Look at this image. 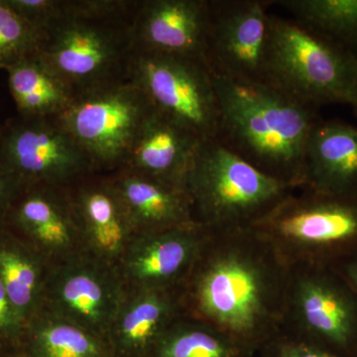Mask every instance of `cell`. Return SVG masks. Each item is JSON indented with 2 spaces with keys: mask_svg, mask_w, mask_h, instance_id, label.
<instances>
[{
  "mask_svg": "<svg viewBox=\"0 0 357 357\" xmlns=\"http://www.w3.org/2000/svg\"><path fill=\"white\" fill-rule=\"evenodd\" d=\"M6 72L18 116L23 119L58 117L74 100L75 93L69 84L45 62L38 52Z\"/></svg>",
  "mask_w": 357,
  "mask_h": 357,
  "instance_id": "cell-22",
  "label": "cell"
},
{
  "mask_svg": "<svg viewBox=\"0 0 357 357\" xmlns=\"http://www.w3.org/2000/svg\"><path fill=\"white\" fill-rule=\"evenodd\" d=\"M208 234L194 225L134 236L117 265L126 289L178 291Z\"/></svg>",
  "mask_w": 357,
  "mask_h": 357,
  "instance_id": "cell-14",
  "label": "cell"
},
{
  "mask_svg": "<svg viewBox=\"0 0 357 357\" xmlns=\"http://www.w3.org/2000/svg\"><path fill=\"white\" fill-rule=\"evenodd\" d=\"M293 20L357 58V0H279Z\"/></svg>",
  "mask_w": 357,
  "mask_h": 357,
  "instance_id": "cell-25",
  "label": "cell"
},
{
  "mask_svg": "<svg viewBox=\"0 0 357 357\" xmlns=\"http://www.w3.org/2000/svg\"><path fill=\"white\" fill-rule=\"evenodd\" d=\"M202 141L153 109L141 126L121 168L185 189L188 171Z\"/></svg>",
  "mask_w": 357,
  "mask_h": 357,
  "instance_id": "cell-18",
  "label": "cell"
},
{
  "mask_svg": "<svg viewBox=\"0 0 357 357\" xmlns=\"http://www.w3.org/2000/svg\"><path fill=\"white\" fill-rule=\"evenodd\" d=\"M258 357H342L316 347L301 342L281 333L258 352Z\"/></svg>",
  "mask_w": 357,
  "mask_h": 357,
  "instance_id": "cell-28",
  "label": "cell"
},
{
  "mask_svg": "<svg viewBox=\"0 0 357 357\" xmlns=\"http://www.w3.org/2000/svg\"><path fill=\"white\" fill-rule=\"evenodd\" d=\"M21 352L25 357H114L107 340L43 309L25 324Z\"/></svg>",
  "mask_w": 357,
  "mask_h": 357,
  "instance_id": "cell-23",
  "label": "cell"
},
{
  "mask_svg": "<svg viewBox=\"0 0 357 357\" xmlns=\"http://www.w3.org/2000/svg\"><path fill=\"white\" fill-rule=\"evenodd\" d=\"M268 84L318 109L351 105L357 88V58L294 20L271 14Z\"/></svg>",
  "mask_w": 357,
  "mask_h": 357,
  "instance_id": "cell-6",
  "label": "cell"
},
{
  "mask_svg": "<svg viewBox=\"0 0 357 357\" xmlns=\"http://www.w3.org/2000/svg\"><path fill=\"white\" fill-rule=\"evenodd\" d=\"M208 20V0H139L132 20L135 51L206 63Z\"/></svg>",
  "mask_w": 357,
  "mask_h": 357,
  "instance_id": "cell-16",
  "label": "cell"
},
{
  "mask_svg": "<svg viewBox=\"0 0 357 357\" xmlns=\"http://www.w3.org/2000/svg\"><path fill=\"white\" fill-rule=\"evenodd\" d=\"M178 291L126 289L110 326L114 357H149L167 328L183 316Z\"/></svg>",
  "mask_w": 357,
  "mask_h": 357,
  "instance_id": "cell-17",
  "label": "cell"
},
{
  "mask_svg": "<svg viewBox=\"0 0 357 357\" xmlns=\"http://www.w3.org/2000/svg\"><path fill=\"white\" fill-rule=\"evenodd\" d=\"M256 357H257V356H256Z\"/></svg>",
  "mask_w": 357,
  "mask_h": 357,
  "instance_id": "cell-34",
  "label": "cell"
},
{
  "mask_svg": "<svg viewBox=\"0 0 357 357\" xmlns=\"http://www.w3.org/2000/svg\"><path fill=\"white\" fill-rule=\"evenodd\" d=\"M17 352L20 351H11V349H6V347H3V345L0 344V357L2 356V354H17Z\"/></svg>",
  "mask_w": 357,
  "mask_h": 357,
  "instance_id": "cell-32",
  "label": "cell"
},
{
  "mask_svg": "<svg viewBox=\"0 0 357 357\" xmlns=\"http://www.w3.org/2000/svg\"><path fill=\"white\" fill-rule=\"evenodd\" d=\"M352 109H354V114L357 117V88L356 91V95H354V100H352V103L351 105Z\"/></svg>",
  "mask_w": 357,
  "mask_h": 357,
  "instance_id": "cell-33",
  "label": "cell"
},
{
  "mask_svg": "<svg viewBox=\"0 0 357 357\" xmlns=\"http://www.w3.org/2000/svg\"><path fill=\"white\" fill-rule=\"evenodd\" d=\"M281 333L357 357V294L331 267H291Z\"/></svg>",
  "mask_w": 357,
  "mask_h": 357,
  "instance_id": "cell-7",
  "label": "cell"
},
{
  "mask_svg": "<svg viewBox=\"0 0 357 357\" xmlns=\"http://www.w3.org/2000/svg\"><path fill=\"white\" fill-rule=\"evenodd\" d=\"M0 167L26 184L68 187L98 170L58 117L8 119L0 126Z\"/></svg>",
  "mask_w": 357,
  "mask_h": 357,
  "instance_id": "cell-11",
  "label": "cell"
},
{
  "mask_svg": "<svg viewBox=\"0 0 357 357\" xmlns=\"http://www.w3.org/2000/svg\"><path fill=\"white\" fill-rule=\"evenodd\" d=\"M153 109L132 79L75 96L59 121L83 148L98 172L121 168L143 122Z\"/></svg>",
  "mask_w": 357,
  "mask_h": 357,
  "instance_id": "cell-8",
  "label": "cell"
},
{
  "mask_svg": "<svg viewBox=\"0 0 357 357\" xmlns=\"http://www.w3.org/2000/svg\"><path fill=\"white\" fill-rule=\"evenodd\" d=\"M250 229L290 267H331L357 249V198L297 190Z\"/></svg>",
  "mask_w": 357,
  "mask_h": 357,
  "instance_id": "cell-5",
  "label": "cell"
},
{
  "mask_svg": "<svg viewBox=\"0 0 357 357\" xmlns=\"http://www.w3.org/2000/svg\"><path fill=\"white\" fill-rule=\"evenodd\" d=\"M3 227L51 265L88 253L67 187L24 183L11 202Z\"/></svg>",
  "mask_w": 357,
  "mask_h": 357,
  "instance_id": "cell-13",
  "label": "cell"
},
{
  "mask_svg": "<svg viewBox=\"0 0 357 357\" xmlns=\"http://www.w3.org/2000/svg\"><path fill=\"white\" fill-rule=\"evenodd\" d=\"M109 174L135 236L199 225L184 188L126 168Z\"/></svg>",
  "mask_w": 357,
  "mask_h": 357,
  "instance_id": "cell-19",
  "label": "cell"
},
{
  "mask_svg": "<svg viewBox=\"0 0 357 357\" xmlns=\"http://www.w3.org/2000/svg\"><path fill=\"white\" fill-rule=\"evenodd\" d=\"M126 287L119 268L89 253L51 265L41 309L107 342Z\"/></svg>",
  "mask_w": 357,
  "mask_h": 357,
  "instance_id": "cell-12",
  "label": "cell"
},
{
  "mask_svg": "<svg viewBox=\"0 0 357 357\" xmlns=\"http://www.w3.org/2000/svg\"><path fill=\"white\" fill-rule=\"evenodd\" d=\"M357 294V249L331 266Z\"/></svg>",
  "mask_w": 357,
  "mask_h": 357,
  "instance_id": "cell-31",
  "label": "cell"
},
{
  "mask_svg": "<svg viewBox=\"0 0 357 357\" xmlns=\"http://www.w3.org/2000/svg\"><path fill=\"white\" fill-rule=\"evenodd\" d=\"M23 184L24 182L22 178L0 167V229L3 227L4 220L11 202Z\"/></svg>",
  "mask_w": 357,
  "mask_h": 357,
  "instance_id": "cell-30",
  "label": "cell"
},
{
  "mask_svg": "<svg viewBox=\"0 0 357 357\" xmlns=\"http://www.w3.org/2000/svg\"><path fill=\"white\" fill-rule=\"evenodd\" d=\"M185 189L195 220L208 232L248 229L298 190L260 172L215 138L199 143Z\"/></svg>",
  "mask_w": 357,
  "mask_h": 357,
  "instance_id": "cell-4",
  "label": "cell"
},
{
  "mask_svg": "<svg viewBox=\"0 0 357 357\" xmlns=\"http://www.w3.org/2000/svg\"><path fill=\"white\" fill-rule=\"evenodd\" d=\"M42 34L0 0V69L8 70L39 51Z\"/></svg>",
  "mask_w": 357,
  "mask_h": 357,
  "instance_id": "cell-26",
  "label": "cell"
},
{
  "mask_svg": "<svg viewBox=\"0 0 357 357\" xmlns=\"http://www.w3.org/2000/svg\"><path fill=\"white\" fill-rule=\"evenodd\" d=\"M291 267L257 232H210L178 289L185 316L257 356L280 335Z\"/></svg>",
  "mask_w": 357,
  "mask_h": 357,
  "instance_id": "cell-1",
  "label": "cell"
},
{
  "mask_svg": "<svg viewBox=\"0 0 357 357\" xmlns=\"http://www.w3.org/2000/svg\"><path fill=\"white\" fill-rule=\"evenodd\" d=\"M7 2L41 34L62 15L65 4V0H7Z\"/></svg>",
  "mask_w": 357,
  "mask_h": 357,
  "instance_id": "cell-27",
  "label": "cell"
},
{
  "mask_svg": "<svg viewBox=\"0 0 357 357\" xmlns=\"http://www.w3.org/2000/svg\"><path fill=\"white\" fill-rule=\"evenodd\" d=\"M139 0H65L38 53L75 96L129 79Z\"/></svg>",
  "mask_w": 357,
  "mask_h": 357,
  "instance_id": "cell-3",
  "label": "cell"
},
{
  "mask_svg": "<svg viewBox=\"0 0 357 357\" xmlns=\"http://www.w3.org/2000/svg\"><path fill=\"white\" fill-rule=\"evenodd\" d=\"M303 189L357 198V126L321 119L306 149V184Z\"/></svg>",
  "mask_w": 357,
  "mask_h": 357,
  "instance_id": "cell-20",
  "label": "cell"
},
{
  "mask_svg": "<svg viewBox=\"0 0 357 357\" xmlns=\"http://www.w3.org/2000/svg\"><path fill=\"white\" fill-rule=\"evenodd\" d=\"M217 328L181 316L155 344L149 357H256Z\"/></svg>",
  "mask_w": 357,
  "mask_h": 357,
  "instance_id": "cell-24",
  "label": "cell"
},
{
  "mask_svg": "<svg viewBox=\"0 0 357 357\" xmlns=\"http://www.w3.org/2000/svg\"><path fill=\"white\" fill-rule=\"evenodd\" d=\"M67 190L86 252L117 266L135 234L110 174H89Z\"/></svg>",
  "mask_w": 357,
  "mask_h": 357,
  "instance_id": "cell-15",
  "label": "cell"
},
{
  "mask_svg": "<svg viewBox=\"0 0 357 357\" xmlns=\"http://www.w3.org/2000/svg\"><path fill=\"white\" fill-rule=\"evenodd\" d=\"M128 77L156 112L201 140L215 138L220 109L213 75L203 61L135 51Z\"/></svg>",
  "mask_w": 357,
  "mask_h": 357,
  "instance_id": "cell-9",
  "label": "cell"
},
{
  "mask_svg": "<svg viewBox=\"0 0 357 357\" xmlns=\"http://www.w3.org/2000/svg\"><path fill=\"white\" fill-rule=\"evenodd\" d=\"M272 0H208L204 59L213 77L268 84Z\"/></svg>",
  "mask_w": 357,
  "mask_h": 357,
  "instance_id": "cell-10",
  "label": "cell"
},
{
  "mask_svg": "<svg viewBox=\"0 0 357 357\" xmlns=\"http://www.w3.org/2000/svg\"><path fill=\"white\" fill-rule=\"evenodd\" d=\"M25 325L14 309L6 288L0 281V344L21 351Z\"/></svg>",
  "mask_w": 357,
  "mask_h": 357,
  "instance_id": "cell-29",
  "label": "cell"
},
{
  "mask_svg": "<svg viewBox=\"0 0 357 357\" xmlns=\"http://www.w3.org/2000/svg\"><path fill=\"white\" fill-rule=\"evenodd\" d=\"M213 83L220 109L215 139L260 172L303 189L307 141L321 121L318 109L271 84L218 77Z\"/></svg>",
  "mask_w": 357,
  "mask_h": 357,
  "instance_id": "cell-2",
  "label": "cell"
},
{
  "mask_svg": "<svg viewBox=\"0 0 357 357\" xmlns=\"http://www.w3.org/2000/svg\"><path fill=\"white\" fill-rule=\"evenodd\" d=\"M50 267L34 248L0 229V281L24 325L41 309Z\"/></svg>",
  "mask_w": 357,
  "mask_h": 357,
  "instance_id": "cell-21",
  "label": "cell"
}]
</instances>
